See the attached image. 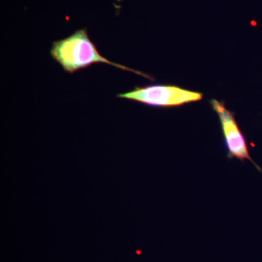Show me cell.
<instances>
[{
	"instance_id": "cell-1",
	"label": "cell",
	"mask_w": 262,
	"mask_h": 262,
	"mask_svg": "<svg viewBox=\"0 0 262 262\" xmlns=\"http://www.w3.org/2000/svg\"><path fill=\"white\" fill-rule=\"evenodd\" d=\"M50 53L53 59L59 63L66 72L70 74L75 73L94 63H105L152 80L146 74L110 61L101 56L94 43L90 39L86 29H79L69 37L54 41Z\"/></svg>"
},
{
	"instance_id": "cell-2",
	"label": "cell",
	"mask_w": 262,
	"mask_h": 262,
	"mask_svg": "<svg viewBox=\"0 0 262 262\" xmlns=\"http://www.w3.org/2000/svg\"><path fill=\"white\" fill-rule=\"evenodd\" d=\"M116 96L153 107L170 108L201 101L203 95L173 84H151L144 87L138 86L132 91Z\"/></svg>"
},
{
	"instance_id": "cell-3",
	"label": "cell",
	"mask_w": 262,
	"mask_h": 262,
	"mask_svg": "<svg viewBox=\"0 0 262 262\" xmlns=\"http://www.w3.org/2000/svg\"><path fill=\"white\" fill-rule=\"evenodd\" d=\"M211 105L220 119L228 158H236L242 162L250 160L261 172V168L255 163L250 155L247 141L236 121L234 114L226 107L225 103L217 100L212 99Z\"/></svg>"
}]
</instances>
